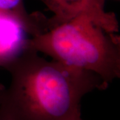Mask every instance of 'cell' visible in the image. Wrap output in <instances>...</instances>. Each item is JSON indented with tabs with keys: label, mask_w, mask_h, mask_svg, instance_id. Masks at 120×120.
I'll return each instance as SVG.
<instances>
[{
	"label": "cell",
	"mask_w": 120,
	"mask_h": 120,
	"mask_svg": "<svg viewBox=\"0 0 120 120\" xmlns=\"http://www.w3.org/2000/svg\"><path fill=\"white\" fill-rule=\"evenodd\" d=\"M11 75L0 85V115L8 120H79L81 101L108 83L94 73L47 61L27 49L4 66Z\"/></svg>",
	"instance_id": "cell-1"
},
{
	"label": "cell",
	"mask_w": 120,
	"mask_h": 120,
	"mask_svg": "<svg viewBox=\"0 0 120 120\" xmlns=\"http://www.w3.org/2000/svg\"><path fill=\"white\" fill-rule=\"evenodd\" d=\"M27 49L97 74L107 83L120 77V36L80 15L33 36Z\"/></svg>",
	"instance_id": "cell-2"
},
{
	"label": "cell",
	"mask_w": 120,
	"mask_h": 120,
	"mask_svg": "<svg viewBox=\"0 0 120 120\" xmlns=\"http://www.w3.org/2000/svg\"><path fill=\"white\" fill-rule=\"evenodd\" d=\"M54 15L47 21V28L64 23L77 16L86 15L109 33L119 31L116 15L105 9V0H40Z\"/></svg>",
	"instance_id": "cell-3"
},
{
	"label": "cell",
	"mask_w": 120,
	"mask_h": 120,
	"mask_svg": "<svg viewBox=\"0 0 120 120\" xmlns=\"http://www.w3.org/2000/svg\"><path fill=\"white\" fill-rule=\"evenodd\" d=\"M29 35L35 34L26 22L14 15L0 12V67L27 49Z\"/></svg>",
	"instance_id": "cell-4"
},
{
	"label": "cell",
	"mask_w": 120,
	"mask_h": 120,
	"mask_svg": "<svg viewBox=\"0 0 120 120\" xmlns=\"http://www.w3.org/2000/svg\"><path fill=\"white\" fill-rule=\"evenodd\" d=\"M0 12L12 14L19 17L31 26L36 33L42 30L43 16L29 14L25 9L23 0H0Z\"/></svg>",
	"instance_id": "cell-5"
},
{
	"label": "cell",
	"mask_w": 120,
	"mask_h": 120,
	"mask_svg": "<svg viewBox=\"0 0 120 120\" xmlns=\"http://www.w3.org/2000/svg\"><path fill=\"white\" fill-rule=\"evenodd\" d=\"M0 120H8L7 118H5V117H4L3 116L0 115Z\"/></svg>",
	"instance_id": "cell-6"
},
{
	"label": "cell",
	"mask_w": 120,
	"mask_h": 120,
	"mask_svg": "<svg viewBox=\"0 0 120 120\" xmlns=\"http://www.w3.org/2000/svg\"><path fill=\"white\" fill-rule=\"evenodd\" d=\"M82 120V118H81V119H80V120Z\"/></svg>",
	"instance_id": "cell-7"
}]
</instances>
